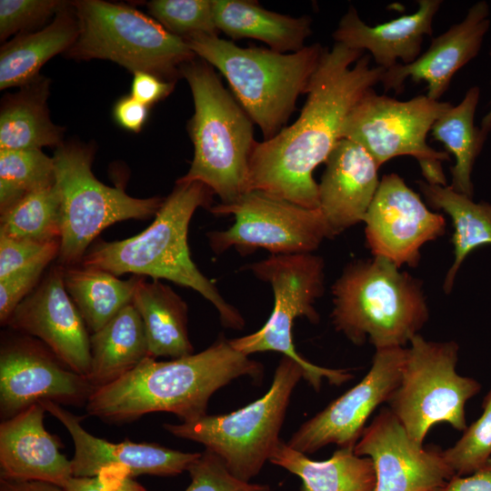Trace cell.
<instances>
[{"label": "cell", "instance_id": "12", "mask_svg": "<svg viewBox=\"0 0 491 491\" xmlns=\"http://www.w3.org/2000/svg\"><path fill=\"white\" fill-rule=\"evenodd\" d=\"M453 105L426 95L400 101L369 89L351 109L341 130L362 145L378 166L403 155L416 159L426 182L447 185L442 163L447 152L431 147L426 137L435 122Z\"/></svg>", "mask_w": 491, "mask_h": 491}, {"label": "cell", "instance_id": "16", "mask_svg": "<svg viewBox=\"0 0 491 491\" xmlns=\"http://www.w3.org/2000/svg\"><path fill=\"white\" fill-rule=\"evenodd\" d=\"M363 222L372 255L399 268L403 265L416 267L421 247L443 235L446 230L445 217L429 210L419 195L395 173L380 179Z\"/></svg>", "mask_w": 491, "mask_h": 491}, {"label": "cell", "instance_id": "18", "mask_svg": "<svg viewBox=\"0 0 491 491\" xmlns=\"http://www.w3.org/2000/svg\"><path fill=\"white\" fill-rule=\"evenodd\" d=\"M63 269L59 264L53 266L16 306L6 326L38 338L71 369L87 377L90 333L65 290Z\"/></svg>", "mask_w": 491, "mask_h": 491}, {"label": "cell", "instance_id": "37", "mask_svg": "<svg viewBox=\"0 0 491 491\" xmlns=\"http://www.w3.org/2000/svg\"><path fill=\"white\" fill-rule=\"evenodd\" d=\"M68 4L60 0H1V41L11 35L25 33L43 25Z\"/></svg>", "mask_w": 491, "mask_h": 491}, {"label": "cell", "instance_id": "42", "mask_svg": "<svg viewBox=\"0 0 491 491\" xmlns=\"http://www.w3.org/2000/svg\"><path fill=\"white\" fill-rule=\"evenodd\" d=\"M175 84L146 72H135L131 95L149 106L169 95L174 89Z\"/></svg>", "mask_w": 491, "mask_h": 491}, {"label": "cell", "instance_id": "11", "mask_svg": "<svg viewBox=\"0 0 491 491\" xmlns=\"http://www.w3.org/2000/svg\"><path fill=\"white\" fill-rule=\"evenodd\" d=\"M459 346L415 336L406 348L398 386L388 408L417 445L437 424L458 431L466 428V404L481 389L476 379L456 372Z\"/></svg>", "mask_w": 491, "mask_h": 491}, {"label": "cell", "instance_id": "3", "mask_svg": "<svg viewBox=\"0 0 491 491\" xmlns=\"http://www.w3.org/2000/svg\"><path fill=\"white\" fill-rule=\"evenodd\" d=\"M213 191L201 182L177 180L153 223L140 234L118 241H100L85 255L81 265L115 276L133 274L166 279L195 290L216 308L224 326L241 330L245 320L190 256L187 233L198 207L210 208Z\"/></svg>", "mask_w": 491, "mask_h": 491}, {"label": "cell", "instance_id": "45", "mask_svg": "<svg viewBox=\"0 0 491 491\" xmlns=\"http://www.w3.org/2000/svg\"><path fill=\"white\" fill-rule=\"evenodd\" d=\"M0 491H65L54 483L38 480L0 479Z\"/></svg>", "mask_w": 491, "mask_h": 491}, {"label": "cell", "instance_id": "4", "mask_svg": "<svg viewBox=\"0 0 491 491\" xmlns=\"http://www.w3.org/2000/svg\"><path fill=\"white\" fill-rule=\"evenodd\" d=\"M332 294L333 325L357 346L404 347L429 318L422 282L384 257L349 264Z\"/></svg>", "mask_w": 491, "mask_h": 491}, {"label": "cell", "instance_id": "15", "mask_svg": "<svg viewBox=\"0 0 491 491\" xmlns=\"http://www.w3.org/2000/svg\"><path fill=\"white\" fill-rule=\"evenodd\" d=\"M406 353L405 347L376 350L362 380L303 423L287 445L306 455L332 444L354 448L368 417L398 386Z\"/></svg>", "mask_w": 491, "mask_h": 491}, {"label": "cell", "instance_id": "43", "mask_svg": "<svg viewBox=\"0 0 491 491\" xmlns=\"http://www.w3.org/2000/svg\"><path fill=\"white\" fill-rule=\"evenodd\" d=\"M147 115L148 106L131 95L121 97L113 109V115L116 123L121 127L132 132H139L142 129Z\"/></svg>", "mask_w": 491, "mask_h": 491}, {"label": "cell", "instance_id": "27", "mask_svg": "<svg viewBox=\"0 0 491 491\" xmlns=\"http://www.w3.org/2000/svg\"><path fill=\"white\" fill-rule=\"evenodd\" d=\"M144 323L131 303L90 334L88 380L96 389L111 384L148 357Z\"/></svg>", "mask_w": 491, "mask_h": 491}, {"label": "cell", "instance_id": "21", "mask_svg": "<svg viewBox=\"0 0 491 491\" xmlns=\"http://www.w3.org/2000/svg\"><path fill=\"white\" fill-rule=\"evenodd\" d=\"M318 184L319 209L331 238L363 222L377 191L379 166L359 144L340 139Z\"/></svg>", "mask_w": 491, "mask_h": 491}, {"label": "cell", "instance_id": "30", "mask_svg": "<svg viewBox=\"0 0 491 491\" xmlns=\"http://www.w3.org/2000/svg\"><path fill=\"white\" fill-rule=\"evenodd\" d=\"M65 290L83 317L90 334L98 331L125 306L132 303L143 276L121 280L92 266H63Z\"/></svg>", "mask_w": 491, "mask_h": 491}, {"label": "cell", "instance_id": "14", "mask_svg": "<svg viewBox=\"0 0 491 491\" xmlns=\"http://www.w3.org/2000/svg\"><path fill=\"white\" fill-rule=\"evenodd\" d=\"M95 390L86 376L71 369L43 342L26 335L2 341L1 421L42 401L85 406Z\"/></svg>", "mask_w": 491, "mask_h": 491}, {"label": "cell", "instance_id": "13", "mask_svg": "<svg viewBox=\"0 0 491 491\" xmlns=\"http://www.w3.org/2000/svg\"><path fill=\"white\" fill-rule=\"evenodd\" d=\"M215 215H233L235 223L207 234L209 245L220 254L235 247L242 254L265 248L272 255L312 253L329 228L319 208H306L261 190H249L230 204H217Z\"/></svg>", "mask_w": 491, "mask_h": 491}, {"label": "cell", "instance_id": "31", "mask_svg": "<svg viewBox=\"0 0 491 491\" xmlns=\"http://www.w3.org/2000/svg\"><path fill=\"white\" fill-rule=\"evenodd\" d=\"M426 203L445 211L452 219L454 262L446 273L443 289L450 293L457 271L466 257L476 248L491 245V204L475 203L473 198L455 191L450 185L418 181Z\"/></svg>", "mask_w": 491, "mask_h": 491}, {"label": "cell", "instance_id": "22", "mask_svg": "<svg viewBox=\"0 0 491 491\" xmlns=\"http://www.w3.org/2000/svg\"><path fill=\"white\" fill-rule=\"evenodd\" d=\"M39 403L0 424V479L38 480L64 486L73 476L71 459L44 426Z\"/></svg>", "mask_w": 491, "mask_h": 491}, {"label": "cell", "instance_id": "39", "mask_svg": "<svg viewBox=\"0 0 491 491\" xmlns=\"http://www.w3.org/2000/svg\"><path fill=\"white\" fill-rule=\"evenodd\" d=\"M60 240L37 242L0 235V279L37 264H50L58 256Z\"/></svg>", "mask_w": 491, "mask_h": 491}, {"label": "cell", "instance_id": "17", "mask_svg": "<svg viewBox=\"0 0 491 491\" xmlns=\"http://www.w3.org/2000/svg\"><path fill=\"white\" fill-rule=\"evenodd\" d=\"M354 451L372 459L375 491H436L455 476L442 450L415 443L388 407L364 429Z\"/></svg>", "mask_w": 491, "mask_h": 491}, {"label": "cell", "instance_id": "19", "mask_svg": "<svg viewBox=\"0 0 491 491\" xmlns=\"http://www.w3.org/2000/svg\"><path fill=\"white\" fill-rule=\"evenodd\" d=\"M39 404L64 425L73 439V476H92L104 468L122 469L133 477L141 475L173 476L188 471L201 455L171 449L155 443L129 440L112 443L88 433L81 425L82 417L63 406L52 401Z\"/></svg>", "mask_w": 491, "mask_h": 491}, {"label": "cell", "instance_id": "32", "mask_svg": "<svg viewBox=\"0 0 491 491\" xmlns=\"http://www.w3.org/2000/svg\"><path fill=\"white\" fill-rule=\"evenodd\" d=\"M479 98L480 88L476 85L470 87L462 101L442 114L431 128L433 138L442 143L456 159L450 168V186L471 198L474 195L471 179L474 164L488 135L481 126L475 125Z\"/></svg>", "mask_w": 491, "mask_h": 491}, {"label": "cell", "instance_id": "1", "mask_svg": "<svg viewBox=\"0 0 491 491\" xmlns=\"http://www.w3.org/2000/svg\"><path fill=\"white\" fill-rule=\"evenodd\" d=\"M385 69L364 52L335 43L326 47L298 118L274 137L256 142L250 158V188L306 208H319L313 177L341 139L343 124L360 98L381 83Z\"/></svg>", "mask_w": 491, "mask_h": 491}, {"label": "cell", "instance_id": "23", "mask_svg": "<svg viewBox=\"0 0 491 491\" xmlns=\"http://www.w3.org/2000/svg\"><path fill=\"white\" fill-rule=\"evenodd\" d=\"M417 10L376 25H366L350 6L333 33L336 43L368 51L376 66L386 71L397 64L408 65L420 55L425 36L432 35L433 20L441 0H418Z\"/></svg>", "mask_w": 491, "mask_h": 491}, {"label": "cell", "instance_id": "40", "mask_svg": "<svg viewBox=\"0 0 491 491\" xmlns=\"http://www.w3.org/2000/svg\"><path fill=\"white\" fill-rule=\"evenodd\" d=\"M49 264L42 263L0 279V322L6 326L16 306L36 287Z\"/></svg>", "mask_w": 491, "mask_h": 491}, {"label": "cell", "instance_id": "9", "mask_svg": "<svg viewBox=\"0 0 491 491\" xmlns=\"http://www.w3.org/2000/svg\"><path fill=\"white\" fill-rule=\"evenodd\" d=\"M273 290L275 304L266 323L256 332L229 340L237 351L250 354L275 351L298 363L305 371L304 379L319 391L322 380L340 386L353 376L344 369L316 366L296 350L292 326L296 317H306L311 323L319 321L315 303L325 290V263L312 253L272 255L246 267Z\"/></svg>", "mask_w": 491, "mask_h": 491}, {"label": "cell", "instance_id": "35", "mask_svg": "<svg viewBox=\"0 0 491 491\" xmlns=\"http://www.w3.org/2000/svg\"><path fill=\"white\" fill-rule=\"evenodd\" d=\"M147 8L166 31L183 39L194 35H218L212 0H154Z\"/></svg>", "mask_w": 491, "mask_h": 491}, {"label": "cell", "instance_id": "41", "mask_svg": "<svg viewBox=\"0 0 491 491\" xmlns=\"http://www.w3.org/2000/svg\"><path fill=\"white\" fill-rule=\"evenodd\" d=\"M65 491H146V489L118 468H104L92 476H72L63 486Z\"/></svg>", "mask_w": 491, "mask_h": 491}, {"label": "cell", "instance_id": "10", "mask_svg": "<svg viewBox=\"0 0 491 491\" xmlns=\"http://www.w3.org/2000/svg\"><path fill=\"white\" fill-rule=\"evenodd\" d=\"M61 195L62 224L58 264L80 265L93 240L107 226L127 219L155 215L164 200L135 198L121 186L101 183L92 172L93 149L78 143L61 144L54 156Z\"/></svg>", "mask_w": 491, "mask_h": 491}, {"label": "cell", "instance_id": "25", "mask_svg": "<svg viewBox=\"0 0 491 491\" xmlns=\"http://www.w3.org/2000/svg\"><path fill=\"white\" fill-rule=\"evenodd\" d=\"M78 35V22L72 3L60 10L46 26L17 35L0 50V89L23 87L39 75L53 56L66 52Z\"/></svg>", "mask_w": 491, "mask_h": 491}, {"label": "cell", "instance_id": "44", "mask_svg": "<svg viewBox=\"0 0 491 491\" xmlns=\"http://www.w3.org/2000/svg\"><path fill=\"white\" fill-rule=\"evenodd\" d=\"M436 491H491V459L467 476H454Z\"/></svg>", "mask_w": 491, "mask_h": 491}, {"label": "cell", "instance_id": "33", "mask_svg": "<svg viewBox=\"0 0 491 491\" xmlns=\"http://www.w3.org/2000/svg\"><path fill=\"white\" fill-rule=\"evenodd\" d=\"M61 195L54 184L33 191L1 214L0 235L37 242L60 240Z\"/></svg>", "mask_w": 491, "mask_h": 491}, {"label": "cell", "instance_id": "26", "mask_svg": "<svg viewBox=\"0 0 491 491\" xmlns=\"http://www.w3.org/2000/svg\"><path fill=\"white\" fill-rule=\"evenodd\" d=\"M269 462L298 476L301 491H375L376 470L372 459L358 456L353 447H338L326 460L309 458L282 439Z\"/></svg>", "mask_w": 491, "mask_h": 491}, {"label": "cell", "instance_id": "46", "mask_svg": "<svg viewBox=\"0 0 491 491\" xmlns=\"http://www.w3.org/2000/svg\"><path fill=\"white\" fill-rule=\"evenodd\" d=\"M490 55H491V52H490ZM481 128H483L488 133L491 130V108H490V111L482 119Z\"/></svg>", "mask_w": 491, "mask_h": 491}, {"label": "cell", "instance_id": "36", "mask_svg": "<svg viewBox=\"0 0 491 491\" xmlns=\"http://www.w3.org/2000/svg\"><path fill=\"white\" fill-rule=\"evenodd\" d=\"M482 415L464 430L451 447L442 450L455 476H467L491 459V388L485 396Z\"/></svg>", "mask_w": 491, "mask_h": 491}, {"label": "cell", "instance_id": "8", "mask_svg": "<svg viewBox=\"0 0 491 491\" xmlns=\"http://www.w3.org/2000/svg\"><path fill=\"white\" fill-rule=\"evenodd\" d=\"M304 376L298 363L283 356L262 397L228 414H207L190 422L165 424L164 428L176 437L204 445L235 477L251 482L280 441L291 395Z\"/></svg>", "mask_w": 491, "mask_h": 491}, {"label": "cell", "instance_id": "5", "mask_svg": "<svg viewBox=\"0 0 491 491\" xmlns=\"http://www.w3.org/2000/svg\"><path fill=\"white\" fill-rule=\"evenodd\" d=\"M196 56L216 68L239 105L256 124L264 140L277 135L306 94L326 47L319 43L286 54L260 47H241L218 35L185 38Z\"/></svg>", "mask_w": 491, "mask_h": 491}, {"label": "cell", "instance_id": "6", "mask_svg": "<svg viewBox=\"0 0 491 491\" xmlns=\"http://www.w3.org/2000/svg\"><path fill=\"white\" fill-rule=\"evenodd\" d=\"M195 112L189 122L194 156L181 181H197L230 204L250 188V158L257 141L253 121L224 87L214 67L194 58L181 66Z\"/></svg>", "mask_w": 491, "mask_h": 491}, {"label": "cell", "instance_id": "24", "mask_svg": "<svg viewBox=\"0 0 491 491\" xmlns=\"http://www.w3.org/2000/svg\"><path fill=\"white\" fill-rule=\"evenodd\" d=\"M214 21L218 31L233 40L253 38L271 50L297 52L312 34L309 16L293 17L261 7L247 0H212Z\"/></svg>", "mask_w": 491, "mask_h": 491}, {"label": "cell", "instance_id": "2", "mask_svg": "<svg viewBox=\"0 0 491 491\" xmlns=\"http://www.w3.org/2000/svg\"><path fill=\"white\" fill-rule=\"evenodd\" d=\"M263 366L235 349L224 336L204 351L156 361L146 357L116 381L96 388L85 409L106 423H126L154 412H167L182 422L207 415L210 397L240 376L259 381Z\"/></svg>", "mask_w": 491, "mask_h": 491}, {"label": "cell", "instance_id": "28", "mask_svg": "<svg viewBox=\"0 0 491 491\" xmlns=\"http://www.w3.org/2000/svg\"><path fill=\"white\" fill-rule=\"evenodd\" d=\"M132 304L145 326L149 357L180 358L194 354L187 331V305L159 280L139 281Z\"/></svg>", "mask_w": 491, "mask_h": 491}, {"label": "cell", "instance_id": "38", "mask_svg": "<svg viewBox=\"0 0 491 491\" xmlns=\"http://www.w3.org/2000/svg\"><path fill=\"white\" fill-rule=\"evenodd\" d=\"M191 482L185 491H270L266 484L245 482L235 477L224 462L205 450L187 471Z\"/></svg>", "mask_w": 491, "mask_h": 491}, {"label": "cell", "instance_id": "7", "mask_svg": "<svg viewBox=\"0 0 491 491\" xmlns=\"http://www.w3.org/2000/svg\"><path fill=\"white\" fill-rule=\"evenodd\" d=\"M72 5L78 35L65 53L70 58L106 59L175 83L181 66L196 57L185 39L133 7L102 0Z\"/></svg>", "mask_w": 491, "mask_h": 491}, {"label": "cell", "instance_id": "20", "mask_svg": "<svg viewBox=\"0 0 491 491\" xmlns=\"http://www.w3.org/2000/svg\"><path fill=\"white\" fill-rule=\"evenodd\" d=\"M490 9L486 1H478L465 18L433 38L428 49L408 65L397 64L385 71L381 84L386 92L396 95L404 90L407 78L426 83V95L439 99L447 91L455 74L479 53L490 27Z\"/></svg>", "mask_w": 491, "mask_h": 491}, {"label": "cell", "instance_id": "34", "mask_svg": "<svg viewBox=\"0 0 491 491\" xmlns=\"http://www.w3.org/2000/svg\"><path fill=\"white\" fill-rule=\"evenodd\" d=\"M55 181L53 157L41 149H0V212Z\"/></svg>", "mask_w": 491, "mask_h": 491}, {"label": "cell", "instance_id": "29", "mask_svg": "<svg viewBox=\"0 0 491 491\" xmlns=\"http://www.w3.org/2000/svg\"><path fill=\"white\" fill-rule=\"evenodd\" d=\"M48 81L38 77L3 99L0 111V149L30 150L63 144V129L50 119Z\"/></svg>", "mask_w": 491, "mask_h": 491}]
</instances>
